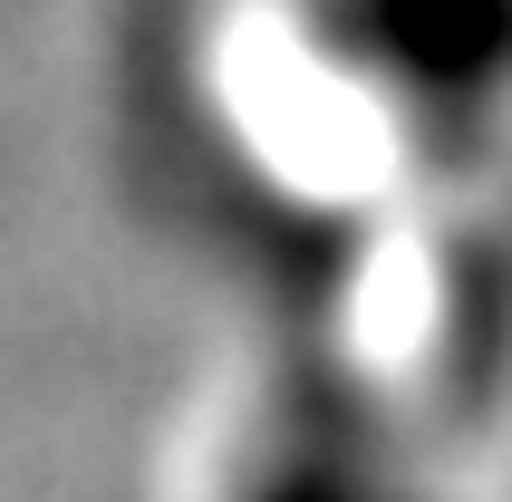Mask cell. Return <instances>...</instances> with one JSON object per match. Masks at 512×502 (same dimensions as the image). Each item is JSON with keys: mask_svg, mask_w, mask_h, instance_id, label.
Returning a JSON list of instances; mask_svg holds the SVG:
<instances>
[{"mask_svg": "<svg viewBox=\"0 0 512 502\" xmlns=\"http://www.w3.org/2000/svg\"><path fill=\"white\" fill-rule=\"evenodd\" d=\"M368 39L435 97H484L512 78V0H368Z\"/></svg>", "mask_w": 512, "mask_h": 502, "instance_id": "obj_1", "label": "cell"}, {"mask_svg": "<svg viewBox=\"0 0 512 502\" xmlns=\"http://www.w3.org/2000/svg\"><path fill=\"white\" fill-rule=\"evenodd\" d=\"M232 502H416L406 483L368 474L358 454H329V445H281L261 454L252 474L232 483Z\"/></svg>", "mask_w": 512, "mask_h": 502, "instance_id": "obj_2", "label": "cell"}]
</instances>
